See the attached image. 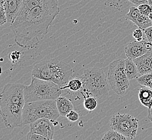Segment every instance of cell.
<instances>
[{"label":"cell","instance_id":"cell-1","mask_svg":"<svg viewBox=\"0 0 152 140\" xmlns=\"http://www.w3.org/2000/svg\"><path fill=\"white\" fill-rule=\"evenodd\" d=\"M59 12L58 0L20 12L10 24L16 44L28 49L37 47Z\"/></svg>","mask_w":152,"mask_h":140},{"label":"cell","instance_id":"cell-2","mask_svg":"<svg viewBox=\"0 0 152 140\" xmlns=\"http://www.w3.org/2000/svg\"><path fill=\"white\" fill-rule=\"evenodd\" d=\"M25 85L8 84L4 85L0 96L1 115L7 128L13 129L22 125V114L26 101Z\"/></svg>","mask_w":152,"mask_h":140},{"label":"cell","instance_id":"cell-3","mask_svg":"<svg viewBox=\"0 0 152 140\" xmlns=\"http://www.w3.org/2000/svg\"><path fill=\"white\" fill-rule=\"evenodd\" d=\"M26 102L36 101L55 100L62 94L61 87L52 81L45 80L32 77L30 85L26 86L24 90Z\"/></svg>","mask_w":152,"mask_h":140},{"label":"cell","instance_id":"cell-4","mask_svg":"<svg viewBox=\"0 0 152 140\" xmlns=\"http://www.w3.org/2000/svg\"><path fill=\"white\" fill-rule=\"evenodd\" d=\"M59 116L55 100L26 102L23 111L22 125H30L42 118L56 121Z\"/></svg>","mask_w":152,"mask_h":140},{"label":"cell","instance_id":"cell-5","mask_svg":"<svg viewBox=\"0 0 152 140\" xmlns=\"http://www.w3.org/2000/svg\"><path fill=\"white\" fill-rule=\"evenodd\" d=\"M84 82L83 90L96 99L108 96L110 88L107 77L101 68L91 67L85 69L82 74Z\"/></svg>","mask_w":152,"mask_h":140},{"label":"cell","instance_id":"cell-6","mask_svg":"<svg viewBox=\"0 0 152 140\" xmlns=\"http://www.w3.org/2000/svg\"><path fill=\"white\" fill-rule=\"evenodd\" d=\"M125 61L124 58H119L111 62L109 65L107 73L110 88L119 96L126 93L130 85L125 69Z\"/></svg>","mask_w":152,"mask_h":140},{"label":"cell","instance_id":"cell-7","mask_svg":"<svg viewBox=\"0 0 152 140\" xmlns=\"http://www.w3.org/2000/svg\"><path fill=\"white\" fill-rule=\"evenodd\" d=\"M110 126L111 129L132 140L137 134L139 120L129 114L118 113L112 117Z\"/></svg>","mask_w":152,"mask_h":140},{"label":"cell","instance_id":"cell-8","mask_svg":"<svg viewBox=\"0 0 152 140\" xmlns=\"http://www.w3.org/2000/svg\"><path fill=\"white\" fill-rule=\"evenodd\" d=\"M49 61L50 70L52 73L51 81L61 88L64 87L73 77V69L70 65L59 61L56 59H51Z\"/></svg>","mask_w":152,"mask_h":140},{"label":"cell","instance_id":"cell-9","mask_svg":"<svg viewBox=\"0 0 152 140\" xmlns=\"http://www.w3.org/2000/svg\"><path fill=\"white\" fill-rule=\"evenodd\" d=\"M55 121H53L47 118H42L36 120L30 124V131L41 135L46 137L48 140H53L55 125L53 122Z\"/></svg>","mask_w":152,"mask_h":140},{"label":"cell","instance_id":"cell-10","mask_svg":"<svg viewBox=\"0 0 152 140\" xmlns=\"http://www.w3.org/2000/svg\"><path fill=\"white\" fill-rule=\"evenodd\" d=\"M126 20L132 22L139 28L144 30L152 26V20L148 16L143 14L137 7L132 6L129 8L128 13L125 16Z\"/></svg>","mask_w":152,"mask_h":140},{"label":"cell","instance_id":"cell-11","mask_svg":"<svg viewBox=\"0 0 152 140\" xmlns=\"http://www.w3.org/2000/svg\"><path fill=\"white\" fill-rule=\"evenodd\" d=\"M23 0H5L4 7L8 22L12 24L20 14L23 6Z\"/></svg>","mask_w":152,"mask_h":140},{"label":"cell","instance_id":"cell-12","mask_svg":"<svg viewBox=\"0 0 152 140\" xmlns=\"http://www.w3.org/2000/svg\"><path fill=\"white\" fill-rule=\"evenodd\" d=\"M49 63V59H48L36 64L32 69V77L45 80L51 81L52 73L50 70Z\"/></svg>","mask_w":152,"mask_h":140},{"label":"cell","instance_id":"cell-13","mask_svg":"<svg viewBox=\"0 0 152 140\" xmlns=\"http://www.w3.org/2000/svg\"><path fill=\"white\" fill-rule=\"evenodd\" d=\"M148 51V50H147L144 46L143 41H133L129 43L125 47V52L127 58L132 60L143 55Z\"/></svg>","mask_w":152,"mask_h":140},{"label":"cell","instance_id":"cell-14","mask_svg":"<svg viewBox=\"0 0 152 140\" xmlns=\"http://www.w3.org/2000/svg\"><path fill=\"white\" fill-rule=\"evenodd\" d=\"M141 75L152 73V49L143 55L133 59Z\"/></svg>","mask_w":152,"mask_h":140},{"label":"cell","instance_id":"cell-15","mask_svg":"<svg viewBox=\"0 0 152 140\" xmlns=\"http://www.w3.org/2000/svg\"><path fill=\"white\" fill-rule=\"evenodd\" d=\"M56 101L58 111L61 117H66L71 111L76 109L72 100L65 96H61Z\"/></svg>","mask_w":152,"mask_h":140},{"label":"cell","instance_id":"cell-16","mask_svg":"<svg viewBox=\"0 0 152 140\" xmlns=\"http://www.w3.org/2000/svg\"><path fill=\"white\" fill-rule=\"evenodd\" d=\"M138 98L139 101L143 106L150 109L152 107V90L151 88L141 86L140 88Z\"/></svg>","mask_w":152,"mask_h":140},{"label":"cell","instance_id":"cell-17","mask_svg":"<svg viewBox=\"0 0 152 140\" xmlns=\"http://www.w3.org/2000/svg\"><path fill=\"white\" fill-rule=\"evenodd\" d=\"M125 69L126 75L129 80H132L137 78V76L139 74L137 65L133 60L131 59H125Z\"/></svg>","mask_w":152,"mask_h":140},{"label":"cell","instance_id":"cell-18","mask_svg":"<svg viewBox=\"0 0 152 140\" xmlns=\"http://www.w3.org/2000/svg\"><path fill=\"white\" fill-rule=\"evenodd\" d=\"M83 107L86 111L90 112L94 111L98 106L97 99L95 97L91 96L83 95Z\"/></svg>","mask_w":152,"mask_h":140},{"label":"cell","instance_id":"cell-19","mask_svg":"<svg viewBox=\"0 0 152 140\" xmlns=\"http://www.w3.org/2000/svg\"><path fill=\"white\" fill-rule=\"evenodd\" d=\"M53 0H23V6L20 12L27 11L37 6H41Z\"/></svg>","mask_w":152,"mask_h":140},{"label":"cell","instance_id":"cell-20","mask_svg":"<svg viewBox=\"0 0 152 140\" xmlns=\"http://www.w3.org/2000/svg\"><path fill=\"white\" fill-rule=\"evenodd\" d=\"M129 139L113 129L108 131L102 137L103 140H126Z\"/></svg>","mask_w":152,"mask_h":140},{"label":"cell","instance_id":"cell-21","mask_svg":"<svg viewBox=\"0 0 152 140\" xmlns=\"http://www.w3.org/2000/svg\"><path fill=\"white\" fill-rule=\"evenodd\" d=\"M137 82L140 86H146L152 90V73L141 75L137 78Z\"/></svg>","mask_w":152,"mask_h":140},{"label":"cell","instance_id":"cell-22","mask_svg":"<svg viewBox=\"0 0 152 140\" xmlns=\"http://www.w3.org/2000/svg\"><path fill=\"white\" fill-rule=\"evenodd\" d=\"M138 9L145 15L149 16L152 12V6H150L148 3L142 4L137 7Z\"/></svg>","mask_w":152,"mask_h":140},{"label":"cell","instance_id":"cell-23","mask_svg":"<svg viewBox=\"0 0 152 140\" xmlns=\"http://www.w3.org/2000/svg\"><path fill=\"white\" fill-rule=\"evenodd\" d=\"M80 114L78 112L75 111V109H73L68 114L66 115L65 117H66L67 120L70 121L71 122H76L78 121L79 119Z\"/></svg>","mask_w":152,"mask_h":140},{"label":"cell","instance_id":"cell-24","mask_svg":"<svg viewBox=\"0 0 152 140\" xmlns=\"http://www.w3.org/2000/svg\"><path fill=\"white\" fill-rule=\"evenodd\" d=\"M27 140H47V138L40 134L29 131L26 135Z\"/></svg>","mask_w":152,"mask_h":140},{"label":"cell","instance_id":"cell-25","mask_svg":"<svg viewBox=\"0 0 152 140\" xmlns=\"http://www.w3.org/2000/svg\"><path fill=\"white\" fill-rule=\"evenodd\" d=\"M7 22H8V19L4 6H0V25L2 26Z\"/></svg>","mask_w":152,"mask_h":140},{"label":"cell","instance_id":"cell-26","mask_svg":"<svg viewBox=\"0 0 152 140\" xmlns=\"http://www.w3.org/2000/svg\"><path fill=\"white\" fill-rule=\"evenodd\" d=\"M20 51H15L10 53L9 55V60L11 61L12 63H18L20 60Z\"/></svg>","mask_w":152,"mask_h":140},{"label":"cell","instance_id":"cell-27","mask_svg":"<svg viewBox=\"0 0 152 140\" xmlns=\"http://www.w3.org/2000/svg\"><path fill=\"white\" fill-rule=\"evenodd\" d=\"M143 31L146 35L147 41L152 42V26H149Z\"/></svg>","mask_w":152,"mask_h":140},{"label":"cell","instance_id":"cell-28","mask_svg":"<svg viewBox=\"0 0 152 140\" xmlns=\"http://www.w3.org/2000/svg\"><path fill=\"white\" fill-rule=\"evenodd\" d=\"M143 30L141 28L135 29L133 32V36L136 39L137 38L142 37L143 36Z\"/></svg>","mask_w":152,"mask_h":140},{"label":"cell","instance_id":"cell-29","mask_svg":"<svg viewBox=\"0 0 152 140\" xmlns=\"http://www.w3.org/2000/svg\"><path fill=\"white\" fill-rule=\"evenodd\" d=\"M129 2L134 4L135 6H138L142 4L147 3L148 0H127Z\"/></svg>","mask_w":152,"mask_h":140},{"label":"cell","instance_id":"cell-30","mask_svg":"<svg viewBox=\"0 0 152 140\" xmlns=\"http://www.w3.org/2000/svg\"><path fill=\"white\" fill-rule=\"evenodd\" d=\"M143 44L147 50L149 51L152 49V42L149 41H143Z\"/></svg>","mask_w":152,"mask_h":140},{"label":"cell","instance_id":"cell-31","mask_svg":"<svg viewBox=\"0 0 152 140\" xmlns=\"http://www.w3.org/2000/svg\"><path fill=\"white\" fill-rule=\"evenodd\" d=\"M148 117L152 123V108L150 109H148Z\"/></svg>","mask_w":152,"mask_h":140},{"label":"cell","instance_id":"cell-32","mask_svg":"<svg viewBox=\"0 0 152 140\" xmlns=\"http://www.w3.org/2000/svg\"><path fill=\"white\" fill-rule=\"evenodd\" d=\"M5 0H0V6H4Z\"/></svg>","mask_w":152,"mask_h":140},{"label":"cell","instance_id":"cell-33","mask_svg":"<svg viewBox=\"0 0 152 140\" xmlns=\"http://www.w3.org/2000/svg\"><path fill=\"white\" fill-rule=\"evenodd\" d=\"M143 37H140V38L136 39V41H138V42H142V41H143Z\"/></svg>","mask_w":152,"mask_h":140},{"label":"cell","instance_id":"cell-34","mask_svg":"<svg viewBox=\"0 0 152 140\" xmlns=\"http://www.w3.org/2000/svg\"><path fill=\"white\" fill-rule=\"evenodd\" d=\"M147 3L149 4L150 6H152V0H148L147 1Z\"/></svg>","mask_w":152,"mask_h":140},{"label":"cell","instance_id":"cell-35","mask_svg":"<svg viewBox=\"0 0 152 140\" xmlns=\"http://www.w3.org/2000/svg\"><path fill=\"white\" fill-rule=\"evenodd\" d=\"M148 16H149V18H151V20H152V12L151 13V14H149V15Z\"/></svg>","mask_w":152,"mask_h":140},{"label":"cell","instance_id":"cell-36","mask_svg":"<svg viewBox=\"0 0 152 140\" xmlns=\"http://www.w3.org/2000/svg\"><path fill=\"white\" fill-rule=\"evenodd\" d=\"M108 1H110V0H105V2H107Z\"/></svg>","mask_w":152,"mask_h":140}]
</instances>
